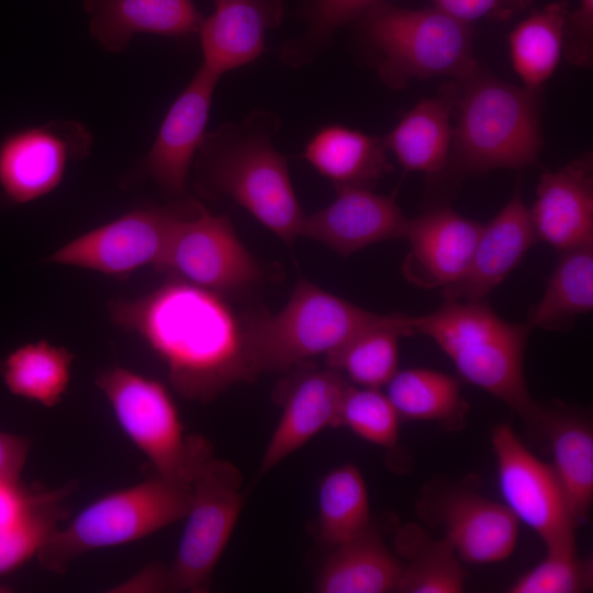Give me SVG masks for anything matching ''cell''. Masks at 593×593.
<instances>
[{
    "label": "cell",
    "instance_id": "obj_18",
    "mask_svg": "<svg viewBox=\"0 0 593 593\" xmlns=\"http://www.w3.org/2000/svg\"><path fill=\"white\" fill-rule=\"evenodd\" d=\"M336 191L329 205L304 215L299 236L317 240L342 256L383 240L404 238L407 217L394 194H378L358 187Z\"/></svg>",
    "mask_w": 593,
    "mask_h": 593
},
{
    "label": "cell",
    "instance_id": "obj_22",
    "mask_svg": "<svg viewBox=\"0 0 593 593\" xmlns=\"http://www.w3.org/2000/svg\"><path fill=\"white\" fill-rule=\"evenodd\" d=\"M89 30L103 48L120 53L135 34H198L204 18L193 0H83Z\"/></svg>",
    "mask_w": 593,
    "mask_h": 593
},
{
    "label": "cell",
    "instance_id": "obj_41",
    "mask_svg": "<svg viewBox=\"0 0 593 593\" xmlns=\"http://www.w3.org/2000/svg\"><path fill=\"white\" fill-rule=\"evenodd\" d=\"M434 7L469 24L489 14L502 16L503 0H433Z\"/></svg>",
    "mask_w": 593,
    "mask_h": 593
},
{
    "label": "cell",
    "instance_id": "obj_34",
    "mask_svg": "<svg viewBox=\"0 0 593 593\" xmlns=\"http://www.w3.org/2000/svg\"><path fill=\"white\" fill-rule=\"evenodd\" d=\"M70 481L54 490L42 492L30 512L18 523L0 528V575L7 574L33 556L59 528L67 516V497L75 490Z\"/></svg>",
    "mask_w": 593,
    "mask_h": 593
},
{
    "label": "cell",
    "instance_id": "obj_24",
    "mask_svg": "<svg viewBox=\"0 0 593 593\" xmlns=\"http://www.w3.org/2000/svg\"><path fill=\"white\" fill-rule=\"evenodd\" d=\"M404 563L369 525L334 546L322 566L314 590L318 593L398 592Z\"/></svg>",
    "mask_w": 593,
    "mask_h": 593
},
{
    "label": "cell",
    "instance_id": "obj_9",
    "mask_svg": "<svg viewBox=\"0 0 593 593\" xmlns=\"http://www.w3.org/2000/svg\"><path fill=\"white\" fill-rule=\"evenodd\" d=\"M192 501L172 563L168 592L204 593L233 534L245 494L243 475L228 460H205L192 481Z\"/></svg>",
    "mask_w": 593,
    "mask_h": 593
},
{
    "label": "cell",
    "instance_id": "obj_21",
    "mask_svg": "<svg viewBox=\"0 0 593 593\" xmlns=\"http://www.w3.org/2000/svg\"><path fill=\"white\" fill-rule=\"evenodd\" d=\"M281 0H214L212 14L199 30L205 67L222 76L257 59L266 33L280 25Z\"/></svg>",
    "mask_w": 593,
    "mask_h": 593
},
{
    "label": "cell",
    "instance_id": "obj_31",
    "mask_svg": "<svg viewBox=\"0 0 593 593\" xmlns=\"http://www.w3.org/2000/svg\"><path fill=\"white\" fill-rule=\"evenodd\" d=\"M401 336H413L410 315L396 313L391 322L370 327L326 354V367L355 385L380 389L398 371Z\"/></svg>",
    "mask_w": 593,
    "mask_h": 593
},
{
    "label": "cell",
    "instance_id": "obj_43",
    "mask_svg": "<svg viewBox=\"0 0 593 593\" xmlns=\"http://www.w3.org/2000/svg\"><path fill=\"white\" fill-rule=\"evenodd\" d=\"M530 3L532 0H503L502 16H508L515 11L525 10Z\"/></svg>",
    "mask_w": 593,
    "mask_h": 593
},
{
    "label": "cell",
    "instance_id": "obj_12",
    "mask_svg": "<svg viewBox=\"0 0 593 593\" xmlns=\"http://www.w3.org/2000/svg\"><path fill=\"white\" fill-rule=\"evenodd\" d=\"M504 505L533 529L547 551L575 552L578 524L550 465L538 459L505 423L491 433Z\"/></svg>",
    "mask_w": 593,
    "mask_h": 593
},
{
    "label": "cell",
    "instance_id": "obj_40",
    "mask_svg": "<svg viewBox=\"0 0 593 593\" xmlns=\"http://www.w3.org/2000/svg\"><path fill=\"white\" fill-rule=\"evenodd\" d=\"M29 451V438L0 430V480L20 479Z\"/></svg>",
    "mask_w": 593,
    "mask_h": 593
},
{
    "label": "cell",
    "instance_id": "obj_30",
    "mask_svg": "<svg viewBox=\"0 0 593 593\" xmlns=\"http://www.w3.org/2000/svg\"><path fill=\"white\" fill-rule=\"evenodd\" d=\"M75 355L46 340L24 344L0 362V376L15 396L45 407L63 400L71 377Z\"/></svg>",
    "mask_w": 593,
    "mask_h": 593
},
{
    "label": "cell",
    "instance_id": "obj_16",
    "mask_svg": "<svg viewBox=\"0 0 593 593\" xmlns=\"http://www.w3.org/2000/svg\"><path fill=\"white\" fill-rule=\"evenodd\" d=\"M481 226L446 204L407 219L404 238L410 249L402 275L423 289H441L457 281L470 262Z\"/></svg>",
    "mask_w": 593,
    "mask_h": 593
},
{
    "label": "cell",
    "instance_id": "obj_23",
    "mask_svg": "<svg viewBox=\"0 0 593 593\" xmlns=\"http://www.w3.org/2000/svg\"><path fill=\"white\" fill-rule=\"evenodd\" d=\"M539 433L547 439L550 466L579 526L593 503L592 424L586 415L566 405H542Z\"/></svg>",
    "mask_w": 593,
    "mask_h": 593
},
{
    "label": "cell",
    "instance_id": "obj_28",
    "mask_svg": "<svg viewBox=\"0 0 593 593\" xmlns=\"http://www.w3.org/2000/svg\"><path fill=\"white\" fill-rule=\"evenodd\" d=\"M396 555L404 563L398 588L402 593H460L466 572L454 547L434 538L416 523L401 526L394 536Z\"/></svg>",
    "mask_w": 593,
    "mask_h": 593
},
{
    "label": "cell",
    "instance_id": "obj_8",
    "mask_svg": "<svg viewBox=\"0 0 593 593\" xmlns=\"http://www.w3.org/2000/svg\"><path fill=\"white\" fill-rule=\"evenodd\" d=\"M96 385L124 434L148 458L155 473L191 483L201 465L212 457V446L200 435L184 433L166 387L121 366L100 371Z\"/></svg>",
    "mask_w": 593,
    "mask_h": 593
},
{
    "label": "cell",
    "instance_id": "obj_14",
    "mask_svg": "<svg viewBox=\"0 0 593 593\" xmlns=\"http://www.w3.org/2000/svg\"><path fill=\"white\" fill-rule=\"evenodd\" d=\"M425 517L439 524L457 556L470 564L507 559L515 549L518 521L503 504L466 486L436 490L421 504Z\"/></svg>",
    "mask_w": 593,
    "mask_h": 593
},
{
    "label": "cell",
    "instance_id": "obj_17",
    "mask_svg": "<svg viewBox=\"0 0 593 593\" xmlns=\"http://www.w3.org/2000/svg\"><path fill=\"white\" fill-rule=\"evenodd\" d=\"M295 371L282 388V414L266 446L257 477L261 478L326 427H337L348 380L331 368Z\"/></svg>",
    "mask_w": 593,
    "mask_h": 593
},
{
    "label": "cell",
    "instance_id": "obj_2",
    "mask_svg": "<svg viewBox=\"0 0 593 593\" xmlns=\"http://www.w3.org/2000/svg\"><path fill=\"white\" fill-rule=\"evenodd\" d=\"M279 130L277 113L255 110L205 133L195 155V190L208 199H232L291 245L304 214L288 158L272 144Z\"/></svg>",
    "mask_w": 593,
    "mask_h": 593
},
{
    "label": "cell",
    "instance_id": "obj_38",
    "mask_svg": "<svg viewBox=\"0 0 593 593\" xmlns=\"http://www.w3.org/2000/svg\"><path fill=\"white\" fill-rule=\"evenodd\" d=\"M563 57L579 68L593 61V0H580V5L568 11L564 24Z\"/></svg>",
    "mask_w": 593,
    "mask_h": 593
},
{
    "label": "cell",
    "instance_id": "obj_3",
    "mask_svg": "<svg viewBox=\"0 0 593 593\" xmlns=\"http://www.w3.org/2000/svg\"><path fill=\"white\" fill-rule=\"evenodd\" d=\"M456 81L459 85L450 90L458 120L439 177L456 180L536 164L544 144L541 90L511 85L480 66Z\"/></svg>",
    "mask_w": 593,
    "mask_h": 593
},
{
    "label": "cell",
    "instance_id": "obj_5",
    "mask_svg": "<svg viewBox=\"0 0 593 593\" xmlns=\"http://www.w3.org/2000/svg\"><path fill=\"white\" fill-rule=\"evenodd\" d=\"M395 315L367 311L300 278L281 311L243 317L247 356L257 374L286 371Z\"/></svg>",
    "mask_w": 593,
    "mask_h": 593
},
{
    "label": "cell",
    "instance_id": "obj_36",
    "mask_svg": "<svg viewBox=\"0 0 593 593\" xmlns=\"http://www.w3.org/2000/svg\"><path fill=\"white\" fill-rule=\"evenodd\" d=\"M400 416L380 389L348 384L343 393L337 427L381 447H393L399 438Z\"/></svg>",
    "mask_w": 593,
    "mask_h": 593
},
{
    "label": "cell",
    "instance_id": "obj_27",
    "mask_svg": "<svg viewBox=\"0 0 593 593\" xmlns=\"http://www.w3.org/2000/svg\"><path fill=\"white\" fill-rule=\"evenodd\" d=\"M593 309V244L562 251L540 300L528 310L527 323L550 332L571 328Z\"/></svg>",
    "mask_w": 593,
    "mask_h": 593
},
{
    "label": "cell",
    "instance_id": "obj_32",
    "mask_svg": "<svg viewBox=\"0 0 593 593\" xmlns=\"http://www.w3.org/2000/svg\"><path fill=\"white\" fill-rule=\"evenodd\" d=\"M387 396L401 418L457 427L467 403L454 377L426 368L398 370L385 384Z\"/></svg>",
    "mask_w": 593,
    "mask_h": 593
},
{
    "label": "cell",
    "instance_id": "obj_1",
    "mask_svg": "<svg viewBox=\"0 0 593 593\" xmlns=\"http://www.w3.org/2000/svg\"><path fill=\"white\" fill-rule=\"evenodd\" d=\"M109 309L113 323L139 336L165 363L172 388L188 400L210 402L258 376L247 356L244 318L217 292L169 278Z\"/></svg>",
    "mask_w": 593,
    "mask_h": 593
},
{
    "label": "cell",
    "instance_id": "obj_37",
    "mask_svg": "<svg viewBox=\"0 0 593 593\" xmlns=\"http://www.w3.org/2000/svg\"><path fill=\"white\" fill-rule=\"evenodd\" d=\"M593 562L577 552L547 551L536 567L508 588L510 593H580L592 589Z\"/></svg>",
    "mask_w": 593,
    "mask_h": 593
},
{
    "label": "cell",
    "instance_id": "obj_6",
    "mask_svg": "<svg viewBox=\"0 0 593 593\" xmlns=\"http://www.w3.org/2000/svg\"><path fill=\"white\" fill-rule=\"evenodd\" d=\"M361 30L378 76L391 89H403L414 79L458 80L479 66L469 24L435 7L412 10L382 3L363 15Z\"/></svg>",
    "mask_w": 593,
    "mask_h": 593
},
{
    "label": "cell",
    "instance_id": "obj_4",
    "mask_svg": "<svg viewBox=\"0 0 593 593\" xmlns=\"http://www.w3.org/2000/svg\"><path fill=\"white\" fill-rule=\"evenodd\" d=\"M412 334L424 335L450 358L460 377L506 404L539 433L542 405L530 395L524 355L532 326L501 318L484 301H445L436 311L410 315Z\"/></svg>",
    "mask_w": 593,
    "mask_h": 593
},
{
    "label": "cell",
    "instance_id": "obj_7",
    "mask_svg": "<svg viewBox=\"0 0 593 593\" xmlns=\"http://www.w3.org/2000/svg\"><path fill=\"white\" fill-rule=\"evenodd\" d=\"M191 501V483L155 473L90 503L47 539L36 558L44 570L63 573L81 555L142 539L186 518Z\"/></svg>",
    "mask_w": 593,
    "mask_h": 593
},
{
    "label": "cell",
    "instance_id": "obj_26",
    "mask_svg": "<svg viewBox=\"0 0 593 593\" xmlns=\"http://www.w3.org/2000/svg\"><path fill=\"white\" fill-rule=\"evenodd\" d=\"M455 108L451 90L419 100L383 137L406 172H423L438 178L450 153Z\"/></svg>",
    "mask_w": 593,
    "mask_h": 593
},
{
    "label": "cell",
    "instance_id": "obj_39",
    "mask_svg": "<svg viewBox=\"0 0 593 593\" xmlns=\"http://www.w3.org/2000/svg\"><path fill=\"white\" fill-rule=\"evenodd\" d=\"M42 488L25 486L20 479L0 480V528L21 521L32 508Z\"/></svg>",
    "mask_w": 593,
    "mask_h": 593
},
{
    "label": "cell",
    "instance_id": "obj_19",
    "mask_svg": "<svg viewBox=\"0 0 593 593\" xmlns=\"http://www.w3.org/2000/svg\"><path fill=\"white\" fill-rule=\"evenodd\" d=\"M537 242L529 209L517 187L502 210L481 226L466 271L457 281L440 289L443 298L445 301H483Z\"/></svg>",
    "mask_w": 593,
    "mask_h": 593
},
{
    "label": "cell",
    "instance_id": "obj_10",
    "mask_svg": "<svg viewBox=\"0 0 593 593\" xmlns=\"http://www.w3.org/2000/svg\"><path fill=\"white\" fill-rule=\"evenodd\" d=\"M154 268L224 296L243 293L262 280L258 260L228 216L211 214L200 203L179 221Z\"/></svg>",
    "mask_w": 593,
    "mask_h": 593
},
{
    "label": "cell",
    "instance_id": "obj_20",
    "mask_svg": "<svg viewBox=\"0 0 593 593\" xmlns=\"http://www.w3.org/2000/svg\"><path fill=\"white\" fill-rule=\"evenodd\" d=\"M538 240L564 251L593 244V156L545 171L529 209Z\"/></svg>",
    "mask_w": 593,
    "mask_h": 593
},
{
    "label": "cell",
    "instance_id": "obj_11",
    "mask_svg": "<svg viewBox=\"0 0 593 593\" xmlns=\"http://www.w3.org/2000/svg\"><path fill=\"white\" fill-rule=\"evenodd\" d=\"M199 202L190 197L168 205L134 209L55 250L48 262L126 277L160 260L179 223Z\"/></svg>",
    "mask_w": 593,
    "mask_h": 593
},
{
    "label": "cell",
    "instance_id": "obj_42",
    "mask_svg": "<svg viewBox=\"0 0 593 593\" xmlns=\"http://www.w3.org/2000/svg\"><path fill=\"white\" fill-rule=\"evenodd\" d=\"M115 591L168 592V567L156 562L147 564L133 578L120 584Z\"/></svg>",
    "mask_w": 593,
    "mask_h": 593
},
{
    "label": "cell",
    "instance_id": "obj_33",
    "mask_svg": "<svg viewBox=\"0 0 593 593\" xmlns=\"http://www.w3.org/2000/svg\"><path fill=\"white\" fill-rule=\"evenodd\" d=\"M370 525V503L362 473L353 463L327 472L318 488L321 539L336 546Z\"/></svg>",
    "mask_w": 593,
    "mask_h": 593
},
{
    "label": "cell",
    "instance_id": "obj_13",
    "mask_svg": "<svg viewBox=\"0 0 593 593\" xmlns=\"http://www.w3.org/2000/svg\"><path fill=\"white\" fill-rule=\"evenodd\" d=\"M89 131L72 120H54L7 134L0 141V193L11 205L33 202L54 191L69 160L85 158Z\"/></svg>",
    "mask_w": 593,
    "mask_h": 593
},
{
    "label": "cell",
    "instance_id": "obj_29",
    "mask_svg": "<svg viewBox=\"0 0 593 593\" xmlns=\"http://www.w3.org/2000/svg\"><path fill=\"white\" fill-rule=\"evenodd\" d=\"M568 3L556 1L532 13L508 35L513 69L530 90H541L563 57Z\"/></svg>",
    "mask_w": 593,
    "mask_h": 593
},
{
    "label": "cell",
    "instance_id": "obj_25",
    "mask_svg": "<svg viewBox=\"0 0 593 593\" xmlns=\"http://www.w3.org/2000/svg\"><path fill=\"white\" fill-rule=\"evenodd\" d=\"M383 137L339 124L320 128L306 143L301 157L337 189H371L391 165Z\"/></svg>",
    "mask_w": 593,
    "mask_h": 593
},
{
    "label": "cell",
    "instance_id": "obj_35",
    "mask_svg": "<svg viewBox=\"0 0 593 593\" xmlns=\"http://www.w3.org/2000/svg\"><path fill=\"white\" fill-rule=\"evenodd\" d=\"M385 0H313L306 18V32L298 40L287 41L280 57L289 67L312 63L325 48L332 35L344 24L366 15Z\"/></svg>",
    "mask_w": 593,
    "mask_h": 593
},
{
    "label": "cell",
    "instance_id": "obj_15",
    "mask_svg": "<svg viewBox=\"0 0 593 593\" xmlns=\"http://www.w3.org/2000/svg\"><path fill=\"white\" fill-rule=\"evenodd\" d=\"M220 75L202 65L168 109L142 171L168 197L188 198L187 177L205 135Z\"/></svg>",
    "mask_w": 593,
    "mask_h": 593
}]
</instances>
